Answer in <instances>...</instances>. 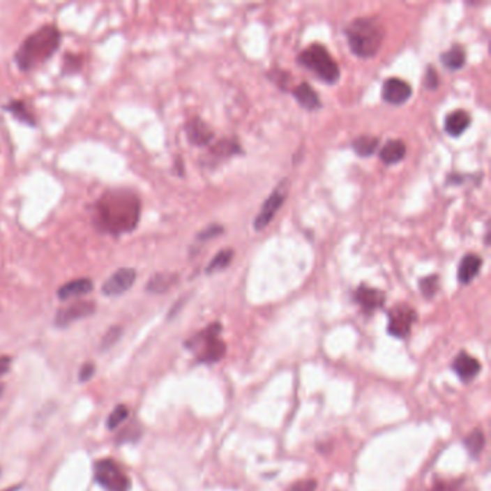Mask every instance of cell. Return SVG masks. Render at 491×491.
<instances>
[{"mask_svg":"<svg viewBox=\"0 0 491 491\" xmlns=\"http://www.w3.org/2000/svg\"><path fill=\"white\" fill-rule=\"evenodd\" d=\"M94 228L104 235L120 238L136 231L142 216L139 195L127 188L107 189L91 206Z\"/></svg>","mask_w":491,"mask_h":491,"instance_id":"obj_1","label":"cell"},{"mask_svg":"<svg viewBox=\"0 0 491 491\" xmlns=\"http://www.w3.org/2000/svg\"><path fill=\"white\" fill-rule=\"evenodd\" d=\"M62 33L56 25H43L19 45L13 61L22 73H31L48 62L59 50Z\"/></svg>","mask_w":491,"mask_h":491,"instance_id":"obj_2","label":"cell"},{"mask_svg":"<svg viewBox=\"0 0 491 491\" xmlns=\"http://www.w3.org/2000/svg\"><path fill=\"white\" fill-rule=\"evenodd\" d=\"M350 51L359 58H373L382 47L385 31L376 19L357 17L345 29Z\"/></svg>","mask_w":491,"mask_h":491,"instance_id":"obj_3","label":"cell"},{"mask_svg":"<svg viewBox=\"0 0 491 491\" xmlns=\"http://www.w3.org/2000/svg\"><path fill=\"white\" fill-rule=\"evenodd\" d=\"M220 331L222 326L212 323L185 343V346L196 354L199 363L212 365L225 356L227 345L220 340Z\"/></svg>","mask_w":491,"mask_h":491,"instance_id":"obj_4","label":"cell"},{"mask_svg":"<svg viewBox=\"0 0 491 491\" xmlns=\"http://www.w3.org/2000/svg\"><path fill=\"white\" fill-rule=\"evenodd\" d=\"M299 63L326 84H336L340 78V68L330 52L320 43H311L297 58Z\"/></svg>","mask_w":491,"mask_h":491,"instance_id":"obj_5","label":"cell"},{"mask_svg":"<svg viewBox=\"0 0 491 491\" xmlns=\"http://www.w3.org/2000/svg\"><path fill=\"white\" fill-rule=\"evenodd\" d=\"M94 480L104 491H130L131 480L121 465L104 458L94 464Z\"/></svg>","mask_w":491,"mask_h":491,"instance_id":"obj_6","label":"cell"},{"mask_svg":"<svg viewBox=\"0 0 491 491\" xmlns=\"http://www.w3.org/2000/svg\"><path fill=\"white\" fill-rule=\"evenodd\" d=\"M388 333L396 339H407L415 324L418 315L415 308L407 304H396L388 312Z\"/></svg>","mask_w":491,"mask_h":491,"instance_id":"obj_7","label":"cell"},{"mask_svg":"<svg viewBox=\"0 0 491 491\" xmlns=\"http://www.w3.org/2000/svg\"><path fill=\"white\" fill-rule=\"evenodd\" d=\"M287 193H288V181L287 179H284V181L273 190V193L268 196V199L264 202L259 213L255 216L254 228L257 231H262L264 228L270 225V222L274 219V216L277 215V212L280 211V208L285 202Z\"/></svg>","mask_w":491,"mask_h":491,"instance_id":"obj_8","label":"cell"},{"mask_svg":"<svg viewBox=\"0 0 491 491\" xmlns=\"http://www.w3.org/2000/svg\"><path fill=\"white\" fill-rule=\"evenodd\" d=\"M96 310H97V305L94 301L75 300L70 305L62 307L55 312L54 326L58 328H66L78 320L88 319L89 316H93Z\"/></svg>","mask_w":491,"mask_h":491,"instance_id":"obj_9","label":"cell"},{"mask_svg":"<svg viewBox=\"0 0 491 491\" xmlns=\"http://www.w3.org/2000/svg\"><path fill=\"white\" fill-rule=\"evenodd\" d=\"M137 280L136 268L121 266L111 274L101 287V293L105 297H120L134 285Z\"/></svg>","mask_w":491,"mask_h":491,"instance_id":"obj_10","label":"cell"},{"mask_svg":"<svg viewBox=\"0 0 491 491\" xmlns=\"http://www.w3.org/2000/svg\"><path fill=\"white\" fill-rule=\"evenodd\" d=\"M353 300L356 304L361 305V308L366 312V315H372V312L376 311L377 308L384 307V304L386 301V296L382 289L366 285V284H361L359 287L356 288V292L353 294Z\"/></svg>","mask_w":491,"mask_h":491,"instance_id":"obj_11","label":"cell"},{"mask_svg":"<svg viewBox=\"0 0 491 491\" xmlns=\"http://www.w3.org/2000/svg\"><path fill=\"white\" fill-rule=\"evenodd\" d=\"M412 96V86L400 78H388L382 85V98L391 105L405 104Z\"/></svg>","mask_w":491,"mask_h":491,"instance_id":"obj_12","label":"cell"},{"mask_svg":"<svg viewBox=\"0 0 491 491\" xmlns=\"http://www.w3.org/2000/svg\"><path fill=\"white\" fill-rule=\"evenodd\" d=\"M185 131H186L189 143L196 147L208 146L215 137L213 130L209 127V124L206 121H204L200 117H192L186 123Z\"/></svg>","mask_w":491,"mask_h":491,"instance_id":"obj_13","label":"cell"},{"mask_svg":"<svg viewBox=\"0 0 491 491\" xmlns=\"http://www.w3.org/2000/svg\"><path fill=\"white\" fill-rule=\"evenodd\" d=\"M451 368L455 372V375L465 384L474 381V379L478 376V373L481 372V363L474 356L468 354L467 352L458 353V356L453 361Z\"/></svg>","mask_w":491,"mask_h":491,"instance_id":"obj_14","label":"cell"},{"mask_svg":"<svg viewBox=\"0 0 491 491\" xmlns=\"http://www.w3.org/2000/svg\"><path fill=\"white\" fill-rule=\"evenodd\" d=\"M93 289H94V281L91 278L81 277L61 285L56 292V297L61 301H68V300L80 299L89 293H93Z\"/></svg>","mask_w":491,"mask_h":491,"instance_id":"obj_15","label":"cell"},{"mask_svg":"<svg viewBox=\"0 0 491 491\" xmlns=\"http://www.w3.org/2000/svg\"><path fill=\"white\" fill-rule=\"evenodd\" d=\"M471 124V116L464 109H455L445 119L444 130L451 137H460Z\"/></svg>","mask_w":491,"mask_h":491,"instance_id":"obj_16","label":"cell"},{"mask_svg":"<svg viewBox=\"0 0 491 491\" xmlns=\"http://www.w3.org/2000/svg\"><path fill=\"white\" fill-rule=\"evenodd\" d=\"M481 264H483V259L478 255H476V254L464 255V258L461 259L460 266H458V281H460V284H462V285L470 284L477 277V274L480 273Z\"/></svg>","mask_w":491,"mask_h":491,"instance_id":"obj_17","label":"cell"},{"mask_svg":"<svg viewBox=\"0 0 491 491\" xmlns=\"http://www.w3.org/2000/svg\"><path fill=\"white\" fill-rule=\"evenodd\" d=\"M293 96L297 100V103L308 111H315L322 107V100L316 93V89L307 82H301L300 85H297L293 89Z\"/></svg>","mask_w":491,"mask_h":491,"instance_id":"obj_18","label":"cell"},{"mask_svg":"<svg viewBox=\"0 0 491 491\" xmlns=\"http://www.w3.org/2000/svg\"><path fill=\"white\" fill-rule=\"evenodd\" d=\"M2 108L5 111H8V113H10L12 117H15L22 124H27L29 127H36L38 126V121H36L33 113L31 111L28 103H25L24 100H10Z\"/></svg>","mask_w":491,"mask_h":491,"instance_id":"obj_19","label":"cell"},{"mask_svg":"<svg viewBox=\"0 0 491 491\" xmlns=\"http://www.w3.org/2000/svg\"><path fill=\"white\" fill-rule=\"evenodd\" d=\"M179 275L172 273H158L154 274L146 284V292L149 294H163L177 282Z\"/></svg>","mask_w":491,"mask_h":491,"instance_id":"obj_20","label":"cell"},{"mask_svg":"<svg viewBox=\"0 0 491 491\" xmlns=\"http://www.w3.org/2000/svg\"><path fill=\"white\" fill-rule=\"evenodd\" d=\"M407 154V144L402 140H389L382 149L381 153H379V158L381 160L391 166V165H396L399 163L402 159L405 158Z\"/></svg>","mask_w":491,"mask_h":491,"instance_id":"obj_21","label":"cell"},{"mask_svg":"<svg viewBox=\"0 0 491 491\" xmlns=\"http://www.w3.org/2000/svg\"><path fill=\"white\" fill-rule=\"evenodd\" d=\"M465 61H467L465 50L458 43L453 45L451 50L441 54V63L445 66L446 70H450V71L461 70L462 66L465 65Z\"/></svg>","mask_w":491,"mask_h":491,"instance_id":"obj_22","label":"cell"},{"mask_svg":"<svg viewBox=\"0 0 491 491\" xmlns=\"http://www.w3.org/2000/svg\"><path fill=\"white\" fill-rule=\"evenodd\" d=\"M239 151H241L239 143H236L235 140H231V139H223V140L218 142L211 149L209 158H211V160L225 159V158H229V156H234V154H236Z\"/></svg>","mask_w":491,"mask_h":491,"instance_id":"obj_23","label":"cell"},{"mask_svg":"<svg viewBox=\"0 0 491 491\" xmlns=\"http://www.w3.org/2000/svg\"><path fill=\"white\" fill-rule=\"evenodd\" d=\"M377 146H379V139L373 136H359L352 143L353 151L357 156H361V158H369V156H372L376 151Z\"/></svg>","mask_w":491,"mask_h":491,"instance_id":"obj_24","label":"cell"},{"mask_svg":"<svg viewBox=\"0 0 491 491\" xmlns=\"http://www.w3.org/2000/svg\"><path fill=\"white\" fill-rule=\"evenodd\" d=\"M234 259V250H222L216 254L215 258L208 264L206 266V274H215L219 271H223L225 268L229 266V264Z\"/></svg>","mask_w":491,"mask_h":491,"instance_id":"obj_25","label":"cell"},{"mask_svg":"<svg viewBox=\"0 0 491 491\" xmlns=\"http://www.w3.org/2000/svg\"><path fill=\"white\" fill-rule=\"evenodd\" d=\"M464 445H465V448L467 451L470 453V455L473 458H477L483 450H484V445H485V438H484V434L481 430H476L473 431L470 435H468L465 439H464Z\"/></svg>","mask_w":491,"mask_h":491,"instance_id":"obj_26","label":"cell"},{"mask_svg":"<svg viewBox=\"0 0 491 491\" xmlns=\"http://www.w3.org/2000/svg\"><path fill=\"white\" fill-rule=\"evenodd\" d=\"M419 289L421 294L425 299H432L437 296V293L439 292V275L438 274H431L428 277H423L419 280Z\"/></svg>","mask_w":491,"mask_h":491,"instance_id":"obj_27","label":"cell"},{"mask_svg":"<svg viewBox=\"0 0 491 491\" xmlns=\"http://www.w3.org/2000/svg\"><path fill=\"white\" fill-rule=\"evenodd\" d=\"M123 336V327L121 326H111L105 334L103 336L101 342H100V350L101 352H107L113 346H116L119 343V340Z\"/></svg>","mask_w":491,"mask_h":491,"instance_id":"obj_28","label":"cell"},{"mask_svg":"<svg viewBox=\"0 0 491 491\" xmlns=\"http://www.w3.org/2000/svg\"><path fill=\"white\" fill-rule=\"evenodd\" d=\"M82 56L77 54H65L62 59V75H74L82 68Z\"/></svg>","mask_w":491,"mask_h":491,"instance_id":"obj_29","label":"cell"},{"mask_svg":"<svg viewBox=\"0 0 491 491\" xmlns=\"http://www.w3.org/2000/svg\"><path fill=\"white\" fill-rule=\"evenodd\" d=\"M128 415H130V411H128V408H127L126 405H117V407L113 409V412H111V414L108 415L107 428H108L109 431L117 430V428L121 425V423L128 418Z\"/></svg>","mask_w":491,"mask_h":491,"instance_id":"obj_30","label":"cell"},{"mask_svg":"<svg viewBox=\"0 0 491 491\" xmlns=\"http://www.w3.org/2000/svg\"><path fill=\"white\" fill-rule=\"evenodd\" d=\"M142 437V428H139L137 423H131V425L126 427L120 434L119 438L116 439L119 444L124 442H137L139 438Z\"/></svg>","mask_w":491,"mask_h":491,"instance_id":"obj_31","label":"cell"},{"mask_svg":"<svg viewBox=\"0 0 491 491\" xmlns=\"http://www.w3.org/2000/svg\"><path fill=\"white\" fill-rule=\"evenodd\" d=\"M222 234H223V227L218 225V223H212V225L206 227L205 229H202L196 235V241L206 242V241L213 239V238H216V236H219Z\"/></svg>","mask_w":491,"mask_h":491,"instance_id":"obj_32","label":"cell"},{"mask_svg":"<svg viewBox=\"0 0 491 491\" xmlns=\"http://www.w3.org/2000/svg\"><path fill=\"white\" fill-rule=\"evenodd\" d=\"M423 81H425V86L428 89H431V91H435V89L438 88L439 78H438V73H437V70L434 68V66H431V65L428 66L425 77H423Z\"/></svg>","mask_w":491,"mask_h":491,"instance_id":"obj_33","label":"cell"},{"mask_svg":"<svg viewBox=\"0 0 491 491\" xmlns=\"http://www.w3.org/2000/svg\"><path fill=\"white\" fill-rule=\"evenodd\" d=\"M94 375H96V365L91 362H86L80 369L78 379H80V382H89L94 377Z\"/></svg>","mask_w":491,"mask_h":491,"instance_id":"obj_34","label":"cell"},{"mask_svg":"<svg viewBox=\"0 0 491 491\" xmlns=\"http://www.w3.org/2000/svg\"><path fill=\"white\" fill-rule=\"evenodd\" d=\"M317 483L315 480H301L293 484L287 491H316Z\"/></svg>","mask_w":491,"mask_h":491,"instance_id":"obj_35","label":"cell"},{"mask_svg":"<svg viewBox=\"0 0 491 491\" xmlns=\"http://www.w3.org/2000/svg\"><path fill=\"white\" fill-rule=\"evenodd\" d=\"M12 359L9 356H0V376L6 375L10 370Z\"/></svg>","mask_w":491,"mask_h":491,"instance_id":"obj_36","label":"cell"},{"mask_svg":"<svg viewBox=\"0 0 491 491\" xmlns=\"http://www.w3.org/2000/svg\"><path fill=\"white\" fill-rule=\"evenodd\" d=\"M20 488V485H17V487H10V488H8V490H5V491H17Z\"/></svg>","mask_w":491,"mask_h":491,"instance_id":"obj_37","label":"cell"},{"mask_svg":"<svg viewBox=\"0 0 491 491\" xmlns=\"http://www.w3.org/2000/svg\"><path fill=\"white\" fill-rule=\"evenodd\" d=\"M3 391H5V386H3V385H0V396L3 395Z\"/></svg>","mask_w":491,"mask_h":491,"instance_id":"obj_38","label":"cell"}]
</instances>
